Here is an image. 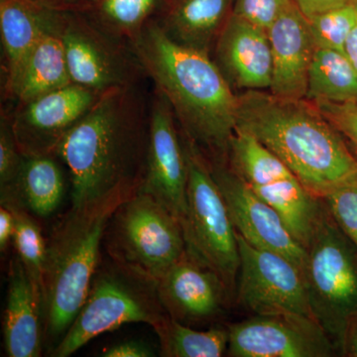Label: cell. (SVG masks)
<instances>
[{
	"mask_svg": "<svg viewBox=\"0 0 357 357\" xmlns=\"http://www.w3.org/2000/svg\"><path fill=\"white\" fill-rule=\"evenodd\" d=\"M150 107L138 84L103 91L66 134L55 155L72 178V206L141 184L146 162Z\"/></svg>",
	"mask_w": 357,
	"mask_h": 357,
	"instance_id": "cell-1",
	"label": "cell"
},
{
	"mask_svg": "<svg viewBox=\"0 0 357 357\" xmlns=\"http://www.w3.org/2000/svg\"><path fill=\"white\" fill-rule=\"evenodd\" d=\"M131 48L155 91L170 103L185 138L213 159L225 158L236 130L238 96L210 54L175 43L155 20Z\"/></svg>",
	"mask_w": 357,
	"mask_h": 357,
	"instance_id": "cell-2",
	"label": "cell"
},
{
	"mask_svg": "<svg viewBox=\"0 0 357 357\" xmlns=\"http://www.w3.org/2000/svg\"><path fill=\"white\" fill-rule=\"evenodd\" d=\"M236 129L250 133L271 150L316 198L323 199L357 173L356 156L310 100L245 91L238 96Z\"/></svg>",
	"mask_w": 357,
	"mask_h": 357,
	"instance_id": "cell-3",
	"label": "cell"
},
{
	"mask_svg": "<svg viewBox=\"0 0 357 357\" xmlns=\"http://www.w3.org/2000/svg\"><path fill=\"white\" fill-rule=\"evenodd\" d=\"M140 185H122L102 199L72 206L54 227L47 243L42 288L43 338L51 351L69 330L88 298L100 266V243L107 225Z\"/></svg>",
	"mask_w": 357,
	"mask_h": 357,
	"instance_id": "cell-4",
	"label": "cell"
},
{
	"mask_svg": "<svg viewBox=\"0 0 357 357\" xmlns=\"http://www.w3.org/2000/svg\"><path fill=\"white\" fill-rule=\"evenodd\" d=\"M167 317L157 281L112 256V261L98 266L83 307L50 356H72L89 340L126 324L145 323L155 330Z\"/></svg>",
	"mask_w": 357,
	"mask_h": 357,
	"instance_id": "cell-5",
	"label": "cell"
},
{
	"mask_svg": "<svg viewBox=\"0 0 357 357\" xmlns=\"http://www.w3.org/2000/svg\"><path fill=\"white\" fill-rule=\"evenodd\" d=\"M306 252L303 275L312 314L338 351L357 318V248L324 202Z\"/></svg>",
	"mask_w": 357,
	"mask_h": 357,
	"instance_id": "cell-6",
	"label": "cell"
},
{
	"mask_svg": "<svg viewBox=\"0 0 357 357\" xmlns=\"http://www.w3.org/2000/svg\"><path fill=\"white\" fill-rule=\"evenodd\" d=\"M183 146L188 168L183 225L188 255L215 272L234 298L241 267L236 230L203 152L187 138Z\"/></svg>",
	"mask_w": 357,
	"mask_h": 357,
	"instance_id": "cell-7",
	"label": "cell"
},
{
	"mask_svg": "<svg viewBox=\"0 0 357 357\" xmlns=\"http://www.w3.org/2000/svg\"><path fill=\"white\" fill-rule=\"evenodd\" d=\"M112 256L158 281L184 256L182 225L145 192L134 194L112 220Z\"/></svg>",
	"mask_w": 357,
	"mask_h": 357,
	"instance_id": "cell-8",
	"label": "cell"
},
{
	"mask_svg": "<svg viewBox=\"0 0 357 357\" xmlns=\"http://www.w3.org/2000/svg\"><path fill=\"white\" fill-rule=\"evenodd\" d=\"M56 30L73 83L102 93L138 84L145 76L130 45L105 32L86 14L57 13Z\"/></svg>",
	"mask_w": 357,
	"mask_h": 357,
	"instance_id": "cell-9",
	"label": "cell"
},
{
	"mask_svg": "<svg viewBox=\"0 0 357 357\" xmlns=\"http://www.w3.org/2000/svg\"><path fill=\"white\" fill-rule=\"evenodd\" d=\"M241 267L239 306L253 316L297 314L314 319L304 275L295 263L272 251L255 248L237 234Z\"/></svg>",
	"mask_w": 357,
	"mask_h": 357,
	"instance_id": "cell-10",
	"label": "cell"
},
{
	"mask_svg": "<svg viewBox=\"0 0 357 357\" xmlns=\"http://www.w3.org/2000/svg\"><path fill=\"white\" fill-rule=\"evenodd\" d=\"M208 164L237 234L255 248L285 256L303 272L306 248L291 234L281 215L225 164V158L213 159Z\"/></svg>",
	"mask_w": 357,
	"mask_h": 357,
	"instance_id": "cell-11",
	"label": "cell"
},
{
	"mask_svg": "<svg viewBox=\"0 0 357 357\" xmlns=\"http://www.w3.org/2000/svg\"><path fill=\"white\" fill-rule=\"evenodd\" d=\"M175 119L170 103L155 91L150 103L146 162L139 191L156 199L183 227L188 208V168Z\"/></svg>",
	"mask_w": 357,
	"mask_h": 357,
	"instance_id": "cell-12",
	"label": "cell"
},
{
	"mask_svg": "<svg viewBox=\"0 0 357 357\" xmlns=\"http://www.w3.org/2000/svg\"><path fill=\"white\" fill-rule=\"evenodd\" d=\"M227 328L231 357H330L337 352L318 321L307 317L253 316Z\"/></svg>",
	"mask_w": 357,
	"mask_h": 357,
	"instance_id": "cell-13",
	"label": "cell"
},
{
	"mask_svg": "<svg viewBox=\"0 0 357 357\" xmlns=\"http://www.w3.org/2000/svg\"><path fill=\"white\" fill-rule=\"evenodd\" d=\"M102 93L72 83L17 105L10 121L23 157L55 155L66 134L83 119Z\"/></svg>",
	"mask_w": 357,
	"mask_h": 357,
	"instance_id": "cell-14",
	"label": "cell"
},
{
	"mask_svg": "<svg viewBox=\"0 0 357 357\" xmlns=\"http://www.w3.org/2000/svg\"><path fill=\"white\" fill-rule=\"evenodd\" d=\"M157 289L168 316L185 325L217 318L232 300L220 277L187 251L157 281Z\"/></svg>",
	"mask_w": 357,
	"mask_h": 357,
	"instance_id": "cell-15",
	"label": "cell"
},
{
	"mask_svg": "<svg viewBox=\"0 0 357 357\" xmlns=\"http://www.w3.org/2000/svg\"><path fill=\"white\" fill-rule=\"evenodd\" d=\"M267 32L272 54L270 93L283 100H306L317 51L306 16L293 1Z\"/></svg>",
	"mask_w": 357,
	"mask_h": 357,
	"instance_id": "cell-16",
	"label": "cell"
},
{
	"mask_svg": "<svg viewBox=\"0 0 357 357\" xmlns=\"http://www.w3.org/2000/svg\"><path fill=\"white\" fill-rule=\"evenodd\" d=\"M215 52V64L232 89H270L272 54L266 29L231 13Z\"/></svg>",
	"mask_w": 357,
	"mask_h": 357,
	"instance_id": "cell-17",
	"label": "cell"
},
{
	"mask_svg": "<svg viewBox=\"0 0 357 357\" xmlns=\"http://www.w3.org/2000/svg\"><path fill=\"white\" fill-rule=\"evenodd\" d=\"M56 14L30 0H0V32L4 60V95L13 100L30 54Z\"/></svg>",
	"mask_w": 357,
	"mask_h": 357,
	"instance_id": "cell-18",
	"label": "cell"
},
{
	"mask_svg": "<svg viewBox=\"0 0 357 357\" xmlns=\"http://www.w3.org/2000/svg\"><path fill=\"white\" fill-rule=\"evenodd\" d=\"M234 3V0H166L155 20L175 43L210 54Z\"/></svg>",
	"mask_w": 357,
	"mask_h": 357,
	"instance_id": "cell-19",
	"label": "cell"
},
{
	"mask_svg": "<svg viewBox=\"0 0 357 357\" xmlns=\"http://www.w3.org/2000/svg\"><path fill=\"white\" fill-rule=\"evenodd\" d=\"M3 333L7 356H41L43 344L41 301L18 257L11 260L9 266Z\"/></svg>",
	"mask_w": 357,
	"mask_h": 357,
	"instance_id": "cell-20",
	"label": "cell"
},
{
	"mask_svg": "<svg viewBox=\"0 0 357 357\" xmlns=\"http://www.w3.org/2000/svg\"><path fill=\"white\" fill-rule=\"evenodd\" d=\"M72 83L55 20V24L42 35L30 54L13 100L23 105Z\"/></svg>",
	"mask_w": 357,
	"mask_h": 357,
	"instance_id": "cell-21",
	"label": "cell"
},
{
	"mask_svg": "<svg viewBox=\"0 0 357 357\" xmlns=\"http://www.w3.org/2000/svg\"><path fill=\"white\" fill-rule=\"evenodd\" d=\"M54 155L24 157L13 189L1 192V199L14 198L38 217H48L64 197V176Z\"/></svg>",
	"mask_w": 357,
	"mask_h": 357,
	"instance_id": "cell-22",
	"label": "cell"
},
{
	"mask_svg": "<svg viewBox=\"0 0 357 357\" xmlns=\"http://www.w3.org/2000/svg\"><path fill=\"white\" fill-rule=\"evenodd\" d=\"M306 100L357 103V70L342 52L317 49L310 69Z\"/></svg>",
	"mask_w": 357,
	"mask_h": 357,
	"instance_id": "cell-23",
	"label": "cell"
},
{
	"mask_svg": "<svg viewBox=\"0 0 357 357\" xmlns=\"http://www.w3.org/2000/svg\"><path fill=\"white\" fill-rule=\"evenodd\" d=\"M165 1L93 0L84 14L105 32L132 46L146 26L156 20Z\"/></svg>",
	"mask_w": 357,
	"mask_h": 357,
	"instance_id": "cell-24",
	"label": "cell"
},
{
	"mask_svg": "<svg viewBox=\"0 0 357 357\" xmlns=\"http://www.w3.org/2000/svg\"><path fill=\"white\" fill-rule=\"evenodd\" d=\"M154 331L163 356L220 357L229 347V328L220 326L199 332L168 316Z\"/></svg>",
	"mask_w": 357,
	"mask_h": 357,
	"instance_id": "cell-25",
	"label": "cell"
},
{
	"mask_svg": "<svg viewBox=\"0 0 357 357\" xmlns=\"http://www.w3.org/2000/svg\"><path fill=\"white\" fill-rule=\"evenodd\" d=\"M1 204L13 211L15 229L13 241L18 258L22 262L33 287L36 291L42 309V288L45 261H46L47 243L42 236L38 223L32 218L26 208L14 198L1 199Z\"/></svg>",
	"mask_w": 357,
	"mask_h": 357,
	"instance_id": "cell-26",
	"label": "cell"
},
{
	"mask_svg": "<svg viewBox=\"0 0 357 357\" xmlns=\"http://www.w3.org/2000/svg\"><path fill=\"white\" fill-rule=\"evenodd\" d=\"M317 49L342 52L345 42L357 24L354 3L337 7L307 18Z\"/></svg>",
	"mask_w": 357,
	"mask_h": 357,
	"instance_id": "cell-27",
	"label": "cell"
},
{
	"mask_svg": "<svg viewBox=\"0 0 357 357\" xmlns=\"http://www.w3.org/2000/svg\"><path fill=\"white\" fill-rule=\"evenodd\" d=\"M321 199L338 227L357 248V173L333 188Z\"/></svg>",
	"mask_w": 357,
	"mask_h": 357,
	"instance_id": "cell-28",
	"label": "cell"
},
{
	"mask_svg": "<svg viewBox=\"0 0 357 357\" xmlns=\"http://www.w3.org/2000/svg\"><path fill=\"white\" fill-rule=\"evenodd\" d=\"M24 157L14 137L10 117L2 114L0 124V185L1 192L13 189L20 176Z\"/></svg>",
	"mask_w": 357,
	"mask_h": 357,
	"instance_id": "cell-29",
	"label": "cell"
},
{
	"mask_svg": "<svg viewBox=\"0 0 357 357\" xmlns=\"http://www.w3.org/2000/svg\"><path fill=\"white\" fill-rule=\"evenodd\" d=\"M314 103L342 135L357 159V103Z\"/></svg>",
	"mask_w": 357,
	"mask_h": 357,
	"instance_id": "cell-30",
	"label": "cell"
},
{
	"mask_svg": "<svg viewBox=\"0 0 357 357\" xmlns=\"http://www.w3.org/2000/svg\"><path fill=\"white\" fill-rule=\"evenodd\" d=\"M293 0H234L232 13L268 30Z\"/></svg>",
	"mask_w": 357,
	"mask_h": 357,
	"instance_id": "cell-31",
	"label": "cell"
},
{
	"mask_svg": "<svg viewBox=\"0 0 357 357\" xmlns=\"http://www.w3.org/2000/svg\"><path fill=\"white\" fill-rule=\"evenodd\" d=\"M105 357H150L154 352L149 345L138 340H129L115 344L102 354Z\"/></svg>",
	"mask_w": 357,
	"mask_h": 357,
	"instance_id": "cell-32",
	"label": "cell"
},
{
	"mask_svg": "<svg viewBox=\"0 0 357 357\" xmlns=\"http://www.w3.org/2000/svg\"><path fill=\"white\" fill-rule=\"evenodd\" d=\"M30 1L54 13H84L91 6L93 0H30Z\"/></svg>",
	"mask_w": 357,
	"mask_h": 357,
	"instance_id": "cell-33",
	"label": "cell"
},
{
	"mask_svg": "<svg viewBox=\"0 0 357 357\" xmlns=\"http://www.w3.org/2000/svg\"><path fill=\"white\" fill-rule=\"evenodd\" d=\"M354 1L356 0H295L296 4L307 18L337 7L354 3Z\"/></svg>",
	"mask_w": 357,
	"mask_h": 357,
	"instance_id": "cell-34",
	"label": "cell"
},
{
	"mask_svg": "<svg viewBox=\"0 0 357 357\" xmlns=\"http://www.w3.org/2000/svg\"><path fill=\"white\" fill-rule=\"evenodd\" d=\"M15 220L13 211L8 206L1 204L0 208V249L6 252L11 239H13Z\"/></svg>",
	"mask_w": 357,
	"mask_h": 357,
	"instance_id": "cell-35",
	"label": "cell"
},
{
	"mask_svg": "<svg viewBox=\"0 0 357 357\" xmlns=\"http://www.w3.org/2000/svg\"><path fill=\"white\" fill-rule=\"evenodd\" d=\"M340 351L342 356L357 357V318L352 319L347 325Z\"/></svg>",
	"mask_w": 357,
	"mask_h": 357,
	"instance_id": "cell-36",
	"label": "cell"
},
{
	"mask_svg": "<svg viewBox=\"0 0 357 357\" xmlns=\"http://www.w3.org/2000/svg\"><path fill=\"white\" fill-rule=\"evenodd\" d=\"M344 54L357 70V24L345 42Z\"/></svg>",
	"mask_w": 357,
	"mask_h": 357,
	"instance_id": "cell-37",
	"label": "cell"
},
{
	"mask_svg": "<svg viewBox=\"0 0 357 357\" xmlns=\"http://www.w3.org/2000/svg\"><path fill=\"white\" fill-rule=\"evenodd\" d=\"M354 6H356V9H357V0H356V1H354Z\"/></svg>",
	"mask_w": 357,
	"mask_h": 357,
	"instance_id": "cell-38",
	"label": "cell"
}]
</instances>
